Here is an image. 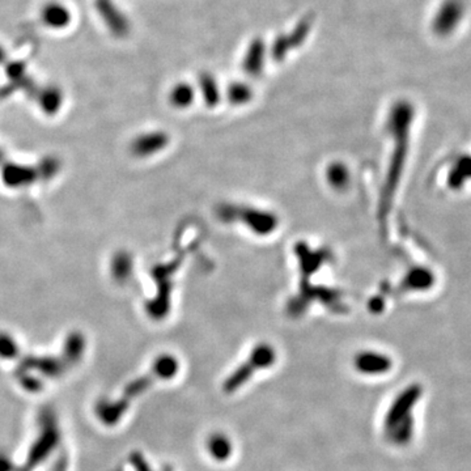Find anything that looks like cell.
I'll use <instances>...</instances> for the list:
<instances>
[{"label":"cell","instance_id":"cell-20","mask_svg":"<svg viewBox=\"0 0 471 471\" xmlns=\"http://www.w3.org/2000/svg\"><path fill=\"white\" fill-rule=\"evenodd\" d=\"M15 470H16V465L11 460V457L4 452H0V471Z\"/></svg>","mask_w":471,"mask_h":471},{"label":"cell","instance_id":"cell-14","mask_svg":"<svg viewBox=\"0 0 471 471\" xmlns=\"http://www.w3.org/2000/svg\"><path fill=\"white\" fill-rule=\"evenodd\" d=\"M200 84L202 93H203V98H205L208 108H215L217 103H219V100H220L219 87H217L215 78L208 72H203L200 76Z\"/></svg>","mask_w":471,"mask_h":471},{"label":"cell","instance_id":"cell-5","mask_svg":"<svg viewBox=\"0 0 471 471\" xmlns=\"http://www.w3.org/2000/svg\"><path fill=\"white\" fill-rule=\"evenodd\" d=\"M311 28V21L309 19H303L299 24L296 25L295 31L291 34H280L274 42L271 48V56L276 62L283 61L291 50H295L308 37Z\"/></svg>","mask_w":471,"mask_h":471},{"label":"cell","instance_id":"cell-9","mask_svg":"<svg viewBox=\"0 0 471 471\" xmlns=\"http://www.w3.org/2000/svg\"><path fill=\"white\" fill-rule=\"evenodd\" d=\"M264 59H266L264 42L259 38H256V40L252 41L249 45L242 67L248 75L257 78L264 71Z\"/></svg>","mask_w":471,"mask_h":471},{"label":"cell","instance_id":"cell-11","mask_svg":"<svg viewBox=\"0 0 471 471\" xmlns=\"http://www.w3.org/2000/svg\"><path fill=\"white\" fill-rule=\"evenodd\" d=\"M328 181L330 186L334 190H344L348 187L350 181H351V176H350V170L344 165L343 162H331L328 165Z\"/></svg>","mask_w":471,"mask_h":471},{"label":"cell","instance_id":"cell-13","mask_svg":"<svg viewBox=\"0 0 471 471\" xmlns=\"http://www.w3.org/2000/svg\"><path fill=\"white\" fill-rule=\"evenodd\" d=\"M84 350H86V341L83 336L78 333L71 334L64 346L63 359L71 367L81 359Z\"/></svg>","mask_w":471,"mask_h":471},{"label":"cell","instance_id":"cell-19","mask_svg":"<svg viewBox=\"0 0 471 471\" xmlns=\"http://www.w3.org/2000/svg\"><path fill=\"white\" fill-rule=\"evenodd\" d=\"M130 462L134 466L135 471H153L151 466L147 463L142 453L134 452L130 455Z\"/></svg>","mask_w":471,"mask_h":471},{"label":"cell","instance_id":"cell-21","mask_svg":"<svg viewBox=\"0 0 471 471\" xmlns=\"http://www.w3.org/2000/svg\"><path fill=\"white\" fill-rule=\"evenodd\" d=\"M68 470V458L66 453L59 455L56 460L54 465L51 466L50 471H67Z\"/></svg>","mask_w":471,"mask_h":471},{"label":"cell","instance_id":"cell-8","mask_svg":"<svg viewBox=\"0 0 471 471\" xmlns=\"http://www.w3.org/2000/svg\"><path fill=\"white\" fill-rule=\"evenodd\" d=\"M169 143V136L165 133H150L140 135L133 143V152L138 156H150L160 152Z\"/></svg>","mask_w":471,"mask_h":471},{"label":"cell","instance_id":"cell-10","mask_svg":"<svg viewBox=\"0 0 471 471\" xmlns=\"http://www.w3.org/2000/svg\"><path fill=\"white\" fill-rule=\"evenodd\" d=\"M386 436L390 442L397 447H405L414 438L415 433V419L414 416L400 420V423L386 430Z\"/></svg>","mask_w":471,"mask_h":471},{"label":"cell","instance_id":"cell-6","mask_svg":"<svg viewBox=\"0 0 471 471\" xmlns=\"http://www.w3.org/2000/svg\"><path fill=\"white\" fill-rule=\"evenodd\" d=\"M20 368L26 371H37L46 378H58L59 376L63 375L70 366L66 363L63 358L59 359L53 356H26L20 361Z\"/></svg>","mask_w":471,"mask_h":471},{"label":"cell","instance_id":"cell-3","mask_svg":"<svg viewBox=\"0 0 471 471\" xmlns=\"http://www.w3.org/2000/svg\"><path fill=\"white\" fill-rule=\"evenodd\" d=\"M220 216L225 222H242L247 224L252 231L266 236L276 229L279 219L275 214L269 211H261L257 208L240 207V206H225L220 209Z\"/></svg>","mask_w":471,"mask_h":471},{"label":"cell","instance_id":"cell-17","mask_svg":"<svg viewBox=\"0 0 471 471\" xmlns=\"http://www.w3.org/2000/svg\"><path fill=\"white\" fill-rule=\"evenodd\" d=\"M16 378L19 380L20 385L24 388L25 390L31 391V393H37V391L43 389L42 388L43 386L42 381H41L40 378L31 375V371L19 368V371L16 372Z\"/></svg>","mask_w":471,"mask_h":471},{"label":"cell","instance_id":"cell-2","mask_svg":"<svg viewBox=\"0 0 471 471\" xmlns=\"http://www.w3.org/2000/svg\"><path fill=\"white\" fill-rule=\"evenodd\" d=\"M275 361H276L275 348L269 343L258 344L250 353V358L227 378V381L224 383V391L234 393L239 390L242 385L248 383L257 371L271 367Z\"/></svg>","mask_w":471,"mask_h":471},{"label":"cell","instance_id":"cell-15","mask_svg":"<svg viewBox=\"0 0 471 471\" xmlns=\"http://www.w3.org/2000/svg\"><path fill=\"white\" fill-rule=\"evenodd\" d=\"M195 97V92L190 84L180 83L175 88L172 89L170 93V103L175 108L178 109H186L192 104Z\"/></svg>","mask_w":471,"mask_h":471},{"label":"cell","instance_id":"cell-12","mask_svg":"<svg viewBox=\"0 0 471 471\" xmlns=\"http://www.w3.org/2000/svg\"><path fill=\"white\" fill-rule=\"evenodd\" d=\"M208 452L215 460L224 462L232 455V442L223 433L212 435L207 442Z\"/></svg>","mask_w":471,"mask_h":471},{"label":"cell","instance_id":"cell-7","mask_svg":"<svg viewBox=\"0 0 471 471\" xmlns=\"http://www.w3.org/2000/svg\"><path fill=\"white\" fill-rule=\"evenodd\" d=\"M353 366L363 375H383L390 371L393 361L380 352L363 351L355 356Z\"/></svg>","mask_w":471,"mask_h":471},{"label":"cell","instance_id":"cell-22","mask_svg":"<svg viewBox=\"0 0 471 471\" xmlns=\"http://www.w3.org/2000/svg\"><path fill=\"white\" fill-rule=\"evenodd\" d=\"M164 471H170V470H164Z\"/></svg>","mask_w":471,"mask_h":471},{"label":"cell","instance_id":"cell-16","mask_svg":"<svg viewBox=\"0 0 471 471\" xmlns=\"http://www.w3.org/2000/svg\"><path fill=\"white\" fill-rule=\"evenodd\" d=\"M227 97L228 101L233 105H244L249 103L253 97V90L249 87L247 83H232L231 86L227 89Z\"/></svg>","mask_w":471,"mask_h":471},{"label":"cell","instance_id":"cell-18","mask_svg":"<svg viewBox=\"0 0 471 471\" xmlns=\"http://www.w3.org/2000/svg\"><path fill=\"white\" fill-rule=\"evenodd\" d=\"M20 350L16 342L9 334L0 333V358L3 359H17Z\"/></svg>","mask_w":471,"mask_h":471},{"label":"cell","instance_id":"cell-1","mask_svg":"<svg viewBox=\"0 0 471 471\" xmlns=\"http://www.w3.org/2000/svg\"><path fill=\"white\" fill-rule=\"evenodd\" d=\"M59 439L61 431L54 413L51 410H43L40 416V435L29 449L25 462L21 466H16L15 471L34 470L56 449Z\"/></svg>","mask_w":471,"mask_h":471},{"label":"cell","instance_id":"cell-4","mask_svg":"<svg viewBox=\"0 0 471 471\" xmlns=\"http://www.w3.org/2000/svg\"><path fill=\"white\" fill-rule=\"evenodd\" d=\"M423 397V388L419 383H411L406 386L395 400L391 402L390 408L388 410L385 419H383V428L385 431L391 428L393 425L400 423V420L414 416L413 411L419 400Z\"/></svg>","mask_w":471,"mask_h":471}]
</instances>
